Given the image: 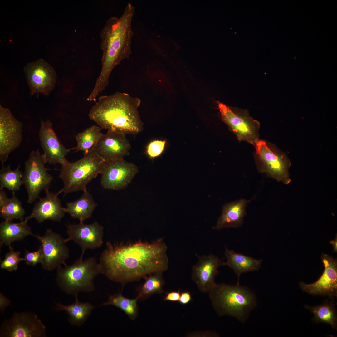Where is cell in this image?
<instances>
[{"mask_svg": "<svg viewBox=\"0 0 337 337\" xmlns=\"http://www.w3.org/2000/svg\"><path fill=\"white\" fill-rule=\"evenodd\" d=\"M163 239L151 242H108L100 258L101 274L124 285L153 273H163L168 265L167 247Z\"/></svg>", "mask_w": 337, "mask_h": 337, "instance_id": "1", "label": "cell"}, {"mask_svg": "<svg viewBox=\"0 0 337 337\" xmlns=\"http://www.w3.org/2000/svg\"><path fill=\"white\" fill-rule=\"evenodd\" d=\"M135 10V7L128 3L121 16L110 18L100 31L101 68L90 94L94 98H96L108 86L115 67L132 54L131 45L134 35L132 22Z\"/></svg>", "mask_w": 337, "mask_h": 337, "instance_id": "2", "label": "cell"}, {"mask_svg": "<svg viewBox=\"0 0 337 337\" xmlns=\"http://www.w3.org/2000/svg\"><path fill=\"white\" fill-rule=\"evenodd\" d=\"M141 102L137 97L117 91L100 97L91 108L89 116L102 129L137 134L144 129L138 110Z\"/></svg>", "mask_w": 337, "mask_h": 337, "instance_id": "3", "label": "cell"}, {"mask_svg": "<svg viewBox=\"0 0 337 337\" xmlns=\"http://www.w3.org/2000/svg\"><path fill=\"white\" fill-rule=\"evenodd\" d=\"M208 293L212 306L219 315L232 316L242 323L257 305L255 294L239 283L235 285L216 283Z\"/></svg>", "mask_w": 337, "mask_h": 337, "instance_id": "4", "label": "cell"}, {"mask_svg": "<svg viewBox=\"0 0 337 337\" xmlns=\"http://www.w3.org/2000/svg\"><path fill=\"white\" fill-rule=\"evenodd\" d=\"M83 255L71 265L66 264L57 269L56 281L59 287L67 294L77 297L81 292L94 291V279L101 274L100 264L93 257L85 260Z\"/></svg>", "mask_w": 337, "mask_h": 337, "instance_id": "5", "label": "cell"}, {"mask_svg": "<svg viewBox=\"0 0 337 337\" xmlns=\"http://www.w3.org/2000/svg\"><path fill=\"white\" fill-rule=\"evenodd\" d=\"M106 164L94 150L84 154L82 158L75 162L67 160L61 165L59 175L63 183L59 193L68 194L79 191H87L88 183L102 173Z\"/></svg>", "mask_w": 337, "mask_h": 337, "instance_id": "6", "label": "cell"}, {"mask_svg": "<svg viewBox=\"0 0 337 337\" xmlns=\"http://www.w3.org/2000/svg\"><path fill=\"white\" fill-rule=\"evenodd\" d=\"M254 146L260 171L277 181L289 184L291 179L289 170L291 163L286 155L262 140L259 139Z\"/></svg>", "mask_w": 337, "mask_h": 337, "instance_id": "7", "label": "cell"}, {"mask_svg": "<svg viewBox=\"0 0 337 337\" xmlns=\"http://www.w3.org/2000/svg\"><path fill=\"white\" fill-rule=\"evenodd\" d=\"M39 149L32 150L25 163L22 182L28 194L27 202L32 203L38 199L41 192L49 189L53 177L49 174Z\"/></svg>", "mask_w": 337, "mask_h": 337, "instance_id": "8", "label": "cell"}, {"mask_svg": "<svg viewBox=\"0 0 337 337\" xmlns=\"http://www.w3.org/2000/svg\"><path fill=\"white\" fill-rule=\"evenodd\" d=\"M222 120L240 141H245L254 145L259 138V122L250 116L245 110L232 109L217 101Z\"/></svg>", "mask_w": 337, "mask_h": 337, "instance_id": "9", "label": "cell"}, {"mask_svg": "<svg viewBox=\"0 0 337 337\" xmlns=\"http://www.w3.org/2000/svg\"><path fill=\"white\" fill-rule=\"evenodd\" d=\"M45 326L36 314L32 312L15 313L4 320L0 330V337H43L46 336Z\"/></svg>", "mask_w": 337, "mask_h": 337, "instance_id": "10", "label": "cell"}, {"mask_svg": "<svg viewBox=\"0 0 337 337\" xmlns=\"http://www.w3.org/2000/svg\"><path fill=\"white\" fill-rule=\"evenodd\" d=\"M36 238L40 242L39 247L42 254L41 264L44 270L51 271L66 264L69 250L65 239L49 228L43 236L37 235Z\"/></svg>", "mask_w": 337, "mask_h": 337, "instance_id": "11", "label": "cell"}, {"mask_svg": "<svg viewBox=\"0 0 337 337\" xmlns=\"http://www.w3.org/2000/svg\"><path fill=\"white\" fill-rule=\"evenodd\" d=\"M22 127L8 109L0 105V159L2 165L10 154L19 146L22 139Z\"/></svg>", "mask_w": 337, "mask_h": 337, "instance_id": "12", "label": "cell"}, {"mask_svg": "<svg viewBox=\"0 0 337 337\" xmlns=\"http://www.w3.org/2000/svg\"><path fill=\"white\" fill-rule=\"evenodd\" d=\"M24 71L31 95L42 93L48 95L55 87L56 72L44 60L40 59L27 63Z\"/></svg>", "mask_w": 337, "mask_h": 337, "instance_id": "13", "label": "cell"}, {"mask_svg": "<svg viewBox=\"0 0 337 337\" xmlns=\"http://www.w3.org/2000/svg\"><path fill=\"white\" fill-rule=\"evenodd\" d=\"M138 172L135 164L124 159L107 162L101 174V185L106 189H122L127 186Z\"/></svg>", "mask_w": 337, "mask_h": 337, "instance_id": "14", "label": "cell"}, {"mask_svg": "<svg viewBox=\"0 0 337 337\" xmlns=\"http://www.w3.org/2000/svg\"><path fill=\"white\" fill-rule=\"evenodd\" d=\"M104 227L96 222L90 224L80 222L78 224L67 225L68 236L66 242L73 241L80 246L83 255L88 249L99 248L103 243Z\"/></svg>", "mask_w": 337, "mask_h": 337, "instance_id": "15", "label": "cell"}, {"mask_svg": "<svg viewBox=\"0 0 337 337\" xmlns=\"http://www.w3.org/2000/svg\"><path fill=\"white\" fill-rule=\"evenodd\" d=\"M321 259L325 269L318 280L311 284L303 282L300 283L302 290L314 295L337 296V261L336 259L323 254Z\"/></svg>", "mask_w": 337, "mask_h": 337, "instance_id": "16", "label": "cell"}, {"mask_svg": "<svg viewBox=\"0 0 337 337\" xmlns=\"http://www.w3.org/2000/svg\"><path fill=\"white\" fill-rule=\"evenodd\" d=\"M39 137L43 151L42 154L46 164L59 163L62 165L67 160L65 157L70 149H66L61 143L49 120L41 121Z\"/></svg>", "mask_w": 337, "mask_h": 337, "instance_id": "17", "label": "cell"}, {"mask_svg": "<svg viewBox=\"0 0 337 337\" xmlns=\"http://www.w3.org/2000/svg\"><path fill=\"white\" fill-rule=\"evenodd\" d=\"M198 258L192 268V278L201 292L209 293L216 284L218 268L225 265V262L212 254L198 256Z\"/></svg>", "mask_w": 337, "mask_h": 337, "instance_id": "18", "label": "cell"}, {"mask_svg": "<svg viewBox=\"0 0 337 337\" xmlns=\"http://www.w3.org/2000/svg\"><path fill=\"white\" fill-rule=\"evenodd\" d=\"M131 148L125 134L108 130L102 136L94 150L101 158L108 162L123 159L129 155Z\"/></svg>", "mask_w": 337, "mask_h": 337, "instance_id": "19", "label": "cell"}, {"mask_svg": "<svg viewBox=\"0 0 337 337\" xmlns=\"http://www.w3.org/2000/svg\"><path fill=\"white\" fill-rule=\"evenodd\" d=\"M46 196L39 200L35 203L31 214L27 217L29 220L35 218L40 223L46 220L59 222L64 217V208L62 207L56 193L50 192L49 189L45 190Z\"/></svg>", "mask_w": 337, "mask_h": 337, "instance_id": "20", "label": "cell"}, {"mask_svg": "<svg viewBox=\"0 0 337 337\" xmlns=\"http://www.w3.org/2000/svg\"><path fill=\"white\" fill-rule=\"evenodd\" d=\"M247 202L242 199L224 205L222 214L213 228L219 230L225 228H236L240 227L245 215Z\"/></svg>", "mask_w": 337, "mask_h": 337, "instance_id": "21", "label": "cell"}, {"mask_svg": "<svg viewBox=\"0 0 337 337\" xmlns=\"http://www.w3.org/2000/svg\"><path fill=\"white\" fill-rule=\"evenodd\" d=\"M28 220L26 217L19 223L7 220L2 222L0 224V246H8L10 249L12 248L11 244L14 241L22 240L28 235L36 237L37 235L32 233L31 228L27 224Z\"/></svg>", "mask_w": 337, "mask_h": 337, "instance_id": "22", "label": "cell"}, {"mask_svg": "<svg viewBox=\"0 0 337 337\" xmlns=\"http://www.w3.org/2000/svg\"><path fill=\"white\" fill-rule=\"evenodd\" d=\"M225 255L227 259L225 265L232 269L237 275V284L239 283V278L242 274L258 270L262 261L261 259H256L227 248L225 249Z\"/></svg>", "mask_w": 337, "mask_h": 337, "instance_id": "23", "label": "cell"}, {"mask_svg": "<svg viewBox=\"0 0 337 337\" xmlns=\"http://www.w3.org/2000/svg\"><path fill=\"white\" fill-rule=\"evenodd\" d=\"M83 192L78 199L67 203L66 207L64 208L66 213L73 218L78 219L80 222H84L90 218L97 205L89 192Z\"/></svg>", "mask_w": 337, "mask_h": 337, "instance_id": "24", "label": "cell"}, {"mask_svg": "<svg viewBox=\"0 0 337 337\" xmlns=\"http://www.w3.org/2000/svg\"><path fill=\"white\" fill-rule=\"evenodd\" d=\"M75 298L74 302L68 305L56 303V308L58 310L65 311L68 315L69 322L79 326L86 321L94 307L89 302H80L77 297Z\"/></svg>", "mask_w": 337, "mask_h": 337, "instance_id": "25", "label": "cell"}, {"mask_svg": "<svg viewBox=\"0 0 337 337\" xmlns=\"http://www.w3.org/2000/svg\"><path fill=\"white\" fill-rule=\"evenodd\" d=\"M102 129L98 125H93L79 133L75 136L77 145L72 149L76 152L82 151L84 154L94 150L103 135Z\"/></svg>", "mask_w": 337, "mask_h": 337, "instance_id": "26", "label": "cell"}, {"mask_svg": "<svg viewBox=\"0 0 337 337\" xmlns=\"http://www.w3.org/2000/svg\"><path fill=\"white\" fill-rule=\"evenodd\" d=\"M310 310L314 315L313 321L315 323H325L331 325L333 328H336L337 319L333 303L328 301L318 305L310 307L305 305Z\"/></svg>", "mask_w": 337, "mask_h": 337, "instance_id": "27", "label": "cell"}, {"mask_svg": "<svg viewBox=\"0 0 337 337\" xmlns=\"http://www.w3.org/2000/svg\"><path fill=\"white\" fill-rule=\"evenodd\" d=\"M20 167L18 165L16 169L12 170L10 165L7 167L2 165L0 170V188H7L12 193L20 190L23 184V174L20 170Z\"/></svg>", "mask_w": 337, "mask_h": 337, "instance_id": "28", "label": "cell"}, {"mask_svg": "<svg viewBox=\"0 0 337 337\" xmlns=\"http://www.w3.org/2000/svg\"><path fill=\"white\" fill-rule=\"evenodd\" d=\"M139 297L134 299L126 298L121 293L110 295L108 300L101 306L111 305L115 306L124 311L132 319L135 318L137 315L138 308L137 302Z\"/></svg>", "mask_w": 337, "mask_h": 337, "instance_id": "29", "label": "cell"}, {"mask_svg": "<svg viewBox=\"0 0 337 337\" xmlns=\"http://www.w3.org/2000/svg\"><path fill=\"white\" fill-rule=\"evenodd\" d=\"M12 196L8 199L5 204L0 208V216L4 220L12 221L14 219L24 220L25 210L22 203L13 193Z\"/></svg>", "mask_w": 337, "mask_h": 337, "instance_id": "30", "label": "cell"}, {"mask_svg": "<svg viewBox=\"0 0 337 337\" xmlns=\"http://www.w3.org/2000/svg\"><path fill=\"white\" fill-rule=\"evenodd\" d=\"M162 274L161 272L154 273L144 277L145 280L141 288L138 296L139 298L154 293H161L164 292L163 287L164 281Z\"/></svg>", "mask_w": 337, "mask_h": 337, "instance_id": "31", "label": "cell"}, {"mask_svg": "<svg viewBox=\"0 0 337 337\" xmlns=\"http://www.w3.org/2000/svg\"><path fill=\"white\" fill-rule=\"evenodd\" d=\"M20 252L14 251L13 248L10 249L1 263V268L9 272L16 271L20 261H23V258L20 257Z\"/></svg>", "mask_w": 337, "mask_h": 337, "instance_id": "32", "label": "cell"}, {"mask_svg": "<svg viewBox=\"0 0 337 337\" xmlns=\"http://www.w3.org/2000/svg\"><path fill=\"white\" fill-rule=\"evenodd\" d=\"M164 140H154L150 142L146 148V153L149 157L154 159L160 155L165 146Z\"/></svg>", "mask_w": 337, "mask_h": 337, "instance_id": "33", "label": "cell"}, {"mask_svg": "<svg viewBox=\"0 0 337 337\" xmlns=\"http://www.w3.org/2000/svg\"><path fill=\"white\" fill-rule=\"evenodd\" d=\"M23 261L28 265L34 266L38 263H42V251L39 247V249L34 252H30L26 250L23 258Z\"/></svg>", "mask_w": 337, "mask_h": 337, "instance_id": "34", "label": "cell"}, {"mask_svg": "<svg viewBox=\"0 0 337 337\" xmlns=\"http://www.w3.org/2000/svg\"><path fill=\"white\" fill-rule=\"evenodd\" d=\"M219 335L214 331H194L188 334L187 337H218Z\"/></svg>", "mask_w": 337, "mask_h": 337, "instance_id": "35", "label": "cell"}, {"mask_svg": "<svg viewBox=\"0 0 337 337\" xmlns=\"http://www.w3.org/2000/svg\"><path fill=\"white\" fill-rule=\"evenodd\" d=\"M181 292L180 290L173 291L167 293L164 299L165 301H170L173 302L179 301L180 297Z\"/></svg>", "mask_w": 337, "mask_h": 337, "instance_id": "36", "label": "cell"}, {"mask_svg": "<svg viewBox=\"0 0 337 337\" xmlns=\"http://www.w3.org/2000/svg\"><path fill=\"white\" fill-rule=\"evenodd\" d=\"M192 300L191 293L188 291L181 292L180 297L178 302L182 305H186Z\"/></svg>", "mask_w": 337, "mask_h": 337, "instance_id": "37", "label": "cell"}, {"mask_svg": "<svg viewBox=\"0 0 337 337\" xmlns=\"http://www.w3.org/2000/svg\"><path fill=\"white\" fill-rule=\"evenodd\" d=\"M10 304V301L2 293L0 294V309L1 312H3L6 308Z\"/></svg>", "mask_w": 337, "mask_h": 337, "instance_id": "38", "label": "cell"}, {"mask_svg": "<svg viewBox=\"0 0 337 337\" xmlns=\"http://www.w3.org/2000/svg\"><path fill=\"white\" fill-rule=\"evenodd\" d=\"M8 199L6 193L3 189L0 188V208L5 204Z\"/></svg>", "mask_w": 337, "mask_h": 337, "instance_id": "39", "label": "cell"}, {"mask_svg": "<svg viewBox=\"0 0 337 337\" xmlns=\"http://www.w3.org/2000/svg\"><path fill=\"white\" fill-rule=\"evenodd\" d=\"M330 243H331L332 245V246H333L334 251L335 252H337V236H336V237L335 238V239L334 240H332V241H330Z\"/></svg>", "mask_w": 337, "mask_h": 337, "instance_id": "40", "label": "cell"}]
</instances>
